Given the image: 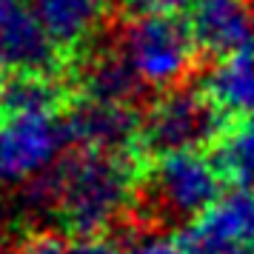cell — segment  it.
<instances>
[{"label":"cell","mask_w":254,"mask_h":254,"mask_svg":"<svg viewBox=\"0 0 254 254\" xmlns=\"http://www.w3.org/2000/svg\"><path fill=\"white\" fill-rule=\"evenodd\" d=\"M35 208H49L83 237L106 234L128 214L137 197V169L128 151L77 149L26 189Z\"/></svg>","instance_id":"obj_1"},{"label":"cell","mask_w":254,"mask_h":254,"mask_svg":"<svg viewBox=\"0 0 254 254\" xmlns=\"http://www.w3.org/2000/svg\"><path fill=\"white\" fill-rule=\"evenodd\" d=\"M69 123L49 74H12L0 89V189H29L66 154Z\"/></svg>","instance_id":"obj_2"},{"label":"cell","mask_w":254,"mask_h":254,"mask_svg":"<svg viewBox=\"0 0 254 254\" xmlns=\"http://www.w3.org/2000/svg\"><path fill=\"white\" fill-rule=\"evenodd\" d=\"M117 55L143 89H177L191 71L197 43L189 23L177 20L169 12L143 9L120 32Z\"/></svg>","instance_id":"obj_3"},{"label":"cell","mask_w":254,"mask_h":254,"mask_svg":"<svg viewBox=\"0 0 254 254\" xmlns=\"http://www.w3.org/2000/svg\"><path fill=\"white\" fill-rule=\"evenodd\" d=\"M220 160L208 157L203 149L163 151L151 166L146 191L160 217L194 223L226 194Z\"/></svg>","instance_id":"obj_4"},{"label":"cell","mask_w":254,"mask_h":254,"mask_svg":"<svg viewBox=\"0 0 254 254\" xmlns=\"http://www.w3.org/2000/svg\"><path fill=\"white\" fill-rule=\"evenodd\" d=\"M220 115L206 92L194 89H169L163 92L143 117L140 137L151 149L163 151H186L203 149L208 140L220 134Z\"/></svg>","instance_id":"obj_5"},{"label":"cell","mask_w":254,"mask_h":254,"mask_svg":"<svg viewBox=\"0 0 254 254\" xmlns=\"http://www.w3.org/2000/svg\"><path fill=\"white\" fill-rule=\"evenodd\" d=\"M189 29L200 52L231 58L254 52V3L252 0H197Z\"/></svg>","instance_id":"obj_6"},{"label":"cell","mask_w":254,"mask_h":254,"mask_svg":"<svg viewBox=\"0 0 254 254\" xmlns=\"http://www.w3.org/2000/svg\"><path fill=\"white\" fill-rule=\"evenodd\" d=\"M69 137L77 149H100V151H128V146L140 137L143 120L134 115L128 103H106L80 97L74 112L66 117Z\"/></svg>","instance_id":"obj_7"},{"label":"cell","mask_w":254,"mask_h":254,"mask_svg":"<svg viewBox=\"0 0 254 254\" xmlns=\"http://www.w3.org/2000/svg\"><path fill=\"white\" fill-rule=\"evenodd\" d=\"M186 246L191 252L214 246H254V191H226L191 223Z\"/></svg>","instance_id":"obj_8"},{"label":"cell","mask_w":254,"mask_h":254,"mask_svg":"<svg viewBox=\"0 0 254 254\" xmlns=\"http://www.w3.org/2000/svg\"><path fill=\"white\" fill-rule=\"evenodd\" d=\"M63 52L49 37L37 12L20 14L0 26V71L12 74H49Z\"/></svg>","instance_id":"obj_9"},{"label":"cell","mask_w":254,"mask_h":254,"mask_svg":"<svg viewBox=\"0 0 254 254\" xmlns=\"http://www.w3.org/2000/svg\"><path fill=\"white\" fill-rule=\"evenodd\" d=\"M35 12L49 37L66 55L97 35L106 20V0H35Z\"/></svg>","instance_id":"obj_10"},{"label":"cell","mask_w":254,"mask_h":254,"mask_svg":"<svg viewBox=\"0 0 254 254\" xmlns=\"http://www.w3.org/2000/svg\"><path fill=\"white\" fill-rule=\"evenodd\" d=\"M203 92L223 117H254V52L220 58L206 74Z\"/></svg>","instance_id":"obj_11"},{"label":"cell","mask_w":254,"mask_h":254,"mask_svg":"<svg viewBox=\"0 0 254 254\" xmlns=\"http://www.w3.org/2000/svg\"><path fill=\"white\" fill-rule=\"evenodd\" d=\"M140 89L143 86L134 80V74L128 71V66L117 52L94 58L80 74V97H89V100L134 106Z\"/></svg>","instance_id":"obj_12"},{"label":"cell","mask_w":254,"mask_h":254,"mask_svg":"<svg viewBox=\"0 0 254 254\" xmlns=\"http://www.w3.org/2000/svg\"><path fill=\"white\" fill-rule=\"evenodd\" d=\"M220 166L240 189L254 191V117L237 120V126L220 140Z\"/></svg>","instance_id":"obj_13"},{"label":"cell","mask_w":254,"mask_h":254,"mask_svg":"<svg viewBox=\"0 0 254 254\" xmlns=\"http://www.w3.org/2000/svg\"><path fill=\"white\" fill-rule=\"evenodd\" d=\"M128 254H191V249L172 234H143L128 243Z\"/></svg>","instance_id":"obj_14"},{"label":"cell","mask_w":254,"mask_h":254,"mask_svg":"<svg viewBox=\"0 0 254 254\" xmlns=\"http://www.w3.org/2000/svg\"><path fill=\"white\" fill-rule=\"evenodd\" d=\"M9 254H71V246H66L58 234L37 231V234L23 237Z\"/></svg>","instance_id":"obj_15"},{"label":"cell","mask_w":254,"mask_h":254,"mask_svg":"<svg viewBox=\"0 0 254 254\" xmlns=\"http://www.w3.org/2000/svg\"><path fill=\"white\" fill-rule=\"evenodd\" d=\"M71 254H128V246L112 240L106 234H94V237H83L80 243H74Z\"/></svg>","instance_id":"obj_16"},{"label":"cell","mask_w":254,"mask_h":254,"mask_svg":"<svg viewBox=\"0 0 254 254\" xmlns=\"http://www.w3.org/2000/svg\"><path fill=\"white\" fill-rule=\"evenodd\" d=\"M32 9H35V0H0V26H6L9 20L32 12Z\"/></svg>","instance_id":"obj_17"},{"label":"cell","mask_w":254,"mask_h":254,"mask_svg":"<svg viewBox=\"0 0 254 254\" xmlns=\"http://www.w3.org/2000/svg\"><path fill=\"white\" fill-rule=\"evenodd\" d=\"M143 9H149V12H180V9H191L197 0H137Z\"/></svg>","instance_id":"obj_18"},{"label":"cell","mask_w":254,"mask_h":254,"mask_svg":"<svg viewBox=\"0 0 254 254\" xmlns=\"http://www.w3.org/2000/svg\"><path fill=\"white\" fill-rule=\"evenodd\" d=\"M191 254H254V246H214V249H200Z\"/></svg>","instance_id":"obj_19"},{"label":"cell","mask_w":254,"mask_h":254,"mask_svg":"<svg viewBox=\"0 0 254 254\" xmlns=\"http://www.w3.org/2000/svg\"><path fill=\"white\" fill-rule=\"evenodd\" d=\"M0 254H9V252H6V237H3V229H0Z\"/></svg>","instance_id":"obj_20"}]
</instances>
